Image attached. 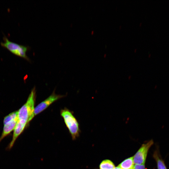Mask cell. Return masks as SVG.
Instances as JSON below:
<instances>
[{
	"mask_svg": "<svg viewBox=\"0 0 169 169\" xmlns=\"http://www.w3.org/2000/svg\"><path fill=\"white\" fill-rule=\"evenodd\" d=\"M35 100V90L33 89L26 103L18 111V120L28 124L34 116V112Z\"/></svg>",
	"mask_w": 169,
	"mask_h": 169,
	"instance_id": "cell-1",
	"label": "cell"
},
{
	"mask_svg": "<svg viewBox=\"0 0 169 169\" xmlns=\"http://www.w3.org/2000/svg\"><path fill=\"white\" fill-rule=\"evenodd\" d=\"M60 114L64 119L72 139L75 140L79 136L80 131L77 120L72 113L66 108L61 110Z\"/></svg>",
	"mask_w": 169,
	"mask_h": 169,
	"instance_id": "cell-2",
	"label": "cell"
},
{
	"mask_svg": "<svg viewBox=\"0 0 169 169\" xmlns=\"http://www.w3.org/2000/svg\"><path fill=\"white\" fill-rule=\"evenodd\" d=\"M3 39V42L1 43L2 47L6 49L13 54L30 62V59L26 54L29 47L12 42L5 36H4Z\"/></svg>",
	"mask_w": 169,
	"mask_h": 169,
	"instance_id": "cell-3",
	"label": "cell"
},
{
	"mask_svg": "<svg viewBox=\"0 0 169 169\" xmlns=\"http://www.w3.org/2000/svg\"><path fill=\"white\" fill-rule=\"evenodd\" d=\"M153 143V140H151L146 143L142 145L133 156L134 164L139 165L145 164L148 151Z\"/></svg>",
	"mask_w": 169,
	"mask_h": 169,
	"instance_id": "cell-4",
	"label": "cell"
},
{
	"mask_svg": "<svg viewBox=\"0 0 169 169\" xmlns=\"http://www.w3.org/2000/svg\"><path fill=\"white\" fill-rule=\"evenodd\" d=\"M64 96L63 95H56L54 92L48 98L34 108V116L41 113L48 108L53 102Z\"/></svg>",
	"mask_w": 169,
	"mask_h": 169,
	"instance_id": "cell-5",
	"label": "cell"
},
{
	"mask_svg": "<svg viewBox=\"0 0 169 169\" xmlns=\"http://www.w3.org/2000/svg\"><path fill=\"white\" fill-rule=\"evenodd\" d=\"M153 156L156 162L157 169H167L158 150L157 149L155 151Z\"/></svg>",
	"mask_w": 169,
	"mask_h": 169,
	"instance_id": "cell-6",
	"label": "cell"
},
{
	"mask_svg": "<svg viewBox=\"0 0 169 169\" xmlns=\"http://www.w3.org/2000/svg\"><path fill=\"white\" fill-rule=\"evenodd\" d=\"M134 165L133 156L125 160L118 166L121 169H132Z\"/></svg>",
	"mask_w": 169,
	"mask_h": 169,
	"instance_id": "cell-7",
	"label": "cell"
},
{
	"mask_svg": "<svg viewBox=\"0 0 169 169\" xmlns=\"http://www.w3.org/2000/svg\"><path fill=\"white\" fill-rule=\"evenodd\" d=\"M115 167L113 162L107 159L102 161L100 165V169H114Z\"/></svg>",
	"mask_w": 169,
	"mask_h": 169,
	"instance_id": "cell-8",
	"label": "cell"
},
{
	"mask_svg": "<svg viewBox=\"0 0 169 169\" xmlns=\"http://www.w3.org/2000/svg\"><path fill=\"white\" fill-rule=\"evenodd\" d=\"M18 118V111L13 112L5 116L3 120V124Z\"/></svg>",
	"mask_w": 169,
	"mask_h": 169,
	"instance_id": "cell-9",
	"label": "cell"
},
{
	"mask_svg": "<svg viewBox=\"0 0 169 169\" xmlns=\"http://www.w3.org/2000/svg\"><path fill=\"white\" fill-rule=\"evenodd\" d=\"M132 169H147L145 164H135Z\"/></svg>",
	"mask_w": 169,
	"mask_h": 169,
	"instance_id": "cell-10",
	"label": "cell"
},
{
	"mask_svg": "<svg viewBox=\"0 0 169 169\" xmlns=\"http://www.w3.org/2000/svg\"><path fill=\"white\" fill-rule=\"evenodd\" d=\"M114 169H121L117 166V167H115Z\"/></svg>",
	"mask_w": 169,
	"mask_h": 169,
	"instance_id": "cell-11",
	"label": "cell"
}]
</instances>
